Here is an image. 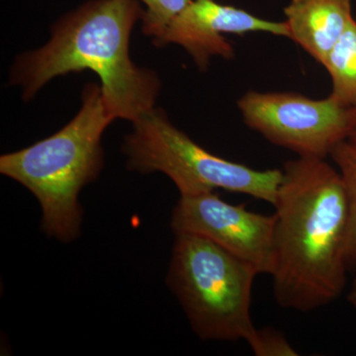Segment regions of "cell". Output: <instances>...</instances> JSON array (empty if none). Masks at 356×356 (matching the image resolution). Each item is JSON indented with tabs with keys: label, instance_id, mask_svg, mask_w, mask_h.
<instances>
[{
	"label": "cell",
	"instance_id": "cell-1",
	"mask_svg": "<svg viewBox=\"0 0 356 356\" xmlns=\"http://www.w3.org/2000/svg\"><path fill=\"white\" fill-rule=\"evenodd\" d=\"M274 207V298L303 313L329 305L353 269L350 198L341 172L325 159L287 161Z\"/></svg>",
	"mask_w": 356,
	"mask_h": 356
},
{
	"label": "cell",
	"instance_id": "cell-2",
	"mask_svg": "<svg viewBox=\"0 0 356 356\" xmlns=\"http://www.w3.org/2000/svg\"><path fill=\"white\" fill-rule=\"evenodd\" d=\"M144 13L139 0H89L54 24L48 43L17 58L10 83L29 102L51 79L89 70L99 76L108 113L135 123L156 108L161 88L153 70L134 64L129 51Z\"/></svg>",
	"mask_w": 356,
	"mask_h": 356
},
{
	"label": "cell",
	"instance_id": "cell-3",
	"mask_svg": "<svg viewBox=\"0 0 356 356\" xmlns=\"http://www.w3.org/2000/svg\"><path fill=\"white\" fill-rule=\"evenodd\" d=\"M81 102L79 113L57 133L0 158V172L39 201L44 234L63 243L76 240L81 233L79 195L102 172L103 132L115 120L98 84H86Z\"/></svg>",
	"mask_w": 356,
	"mask_h": 356
},
{
	"label": "cell",
	"instance_id": "cell-4",
	"mask_svg": "<svg viewBox=\"0 0 356 356\" xmlns=\"http://www.w3.org/2000/svg\"><path fill=\"white\" fill-rule=\"evenodd\" d=\"M257 274L252 264L205 236L175 234L168 283L204 341L254 343L259 330L250 308Z\"/></svg>",
	"mask_w": 356,
	"mask_h": 356
},
{
	"label": "cell",
	"instance_id": "cell-5",
	"mask_svg": "<svg viewBox=\"0 0 356 356\" xmlns=\"http://www.w3.org/2000/svg\"><path fill=\"white\" fill-rule=\"evenodd\" d=\"M133 125L123 144L129 170L165 173L181 196L224 189L275 204L282 170H257L215 156L175 127L161 108Z\"/></svg>",
	"mask_w": 356,
	"mask_h": 356
},
{
	"label": "cell",
	"instance_id": "cell-6",
	"mask_svg": "<svg viewBox=\"0 0 356 356\" xmlns=\"http://www.w3.org/2000/svg\"><path fill=\"white\" fill-rule=\"evenodd\" d=\"M245 125L276 146L304 158L325 159L346 140L353 109L332 97L250 90L238 100Z\"/></svg>",
	"mask_w": 356,
	"mask_h": 356
},
{
	"label": "cell",
	"instance_id": "cell-7",
	"mask_svg": "<svg viewBox=\"0 0 356 356\" xmlns=\"http://www.w3.org/2000/svg\"><path fill=\"white\" fill-rule=\"evenodd\" d=\"M275 214L248 211L243 204L233 205L213 192L180 196L172 216L175 234L205 236L248 262L259 274L273 273Z\"/></svg>",
	"mask_w": 356,
	"mask_h": 356
},
{
	"label": "cell",
	"instance_id": "cell-8",
	"mask_svg": "<svg viewBox=\"0 0 356 356\" xmlns=\"http://www.w3.org/2000/svg\"><path fill=\"white\" fill-rule=\"evenodd\" d=\"M257 32L289 39L285 21L264 19L245 9L225 6L216 0H191L154 44H179L191 56L199 69L205 70L212 58H235V49L225 34L242 36Z\"/></svg>",
	"mask_w": 356,
	"mask_h": 356
},
{
	"label": "cell",
	"instance_id": "cell-9",
	"mask_svg": "<svg viewBox=\"0 0 356 356\" xmlns=\"http://www.w3.org/2000/svg\"><path fill=\"white\" fill-rule=\"evenodd\" d=\"M284 14L289 39L321 65L355 19L350 0H291Z\"/></svg>",
	"mask_w": 356,
	"mask_h": 356
},
{
	"label": "cell",
	"instance_id": "cell-10",
	"mask_svg": "<svg viewBox=\"0 0 356 356\" xmlns=\"http://www.w3.org/2000/svg\"><path fill=\"white\" fill-rule=\"evenodd\" d=\"M332 83L331 95L346 108L356 109V20L325 58L323 65Z\"/></svg>",
	"mask_w": 356,
	"mask_h": 356
},
{
	"label": "cell",
	"instance_id": "cell-11",
	"mask_svg": "<svg viewBox=\"0 0 356 356\" xmlns=\"http://www.w3.org/2000/svg\"><path fill=\"white\" fill-rule=\"evenodd\" d=\"M330 156L336 163L350 194L351 217L350 255L353 268L356 266V151L346 140L337 144Z\"/></svg>",
	"mask_w": 356,
	"mask_h": 356
},
{
	"label": "cell",
	"instance_id": "cell-12",
	"mask_svg": "<svg viewBox=\"0 0 356 356\" xmlns=\"http://www.w3.org/2000/svg\"><path fill=\"white\" fill-rule=\"evenodd\" d=\"M146 6L142 18L143 32L156 44L165 34L172 20L191 3V0H139Z\"/></svg>",
	"mask_w": 356,
	"mask_h": 356
},
{
	"label": "cell",
	"instance_id": "cell-13",
	"mask_svg": "<svg viewBox=\"0 0 356 356\" xmlns=\"http://www.w3.org/2000/svg\"><path fill=\"white\" fill-rule=\"evenodd\" d=\"M255 355H297L280 332L275 330L264 329L257 331V339L250 346Z\"/></svg>",
	"mask_w": 356,
	"mask_h": 356
},
{
	"label": "cell",
	"instance_id": "cell-14",
	"mask_svg": "<svg viewBox=\"0 0 356 356\" xmlns=\"http://www.w3.org/2000/svg\"><path fill=\"white\" fill-rule=\"evenodd\" d=\"M346 142L356 151V109H353V118H351L350 132H348Z\"/></svg>",
	"mask_w": 356,
	"mask_h": 356
},
{
	"label": "cell",
	"instance_id": "cell-15",
	"mask_svg": "<svg viewBox=\"0 0 356 356\" xmlns=\"http://www.w3.org/2000/svg\"><path fill=\"white\" fill-rule=\"evenodd\" d=\"M348 302L356 309V280L353 281L348 295Z\"/></svg>",
	"mask_w": 356,
	"mask_h": 356
}]
</instances>
